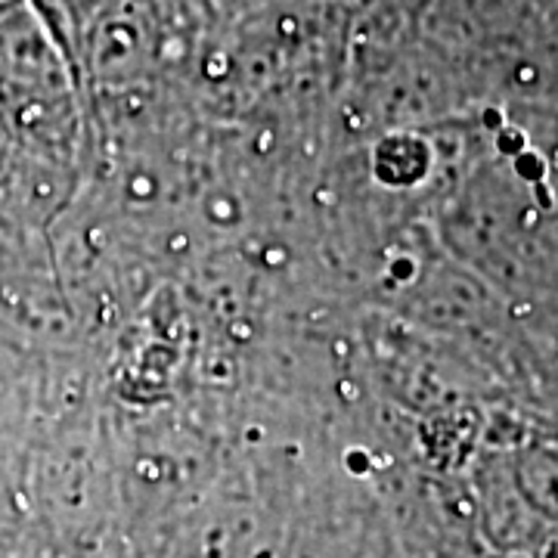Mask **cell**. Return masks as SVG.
Listing matches in <instances>:
<instances>
[{
  "instance_id": "obj_1",
  "label": "cell",
  "mask_w": 558,
  "mask_h": 558,
  "mask_svg": "<svg viewBox=\"0 0 558 558\" xmlns=\"http://www.w3.org/2000/svg\"><path fill=\"white\" fill-rule=\"evenodd\" d=\"M69 75L35 0H0V128L28 153H50L69 112Z\"/></svg>"
}]
</instances>
